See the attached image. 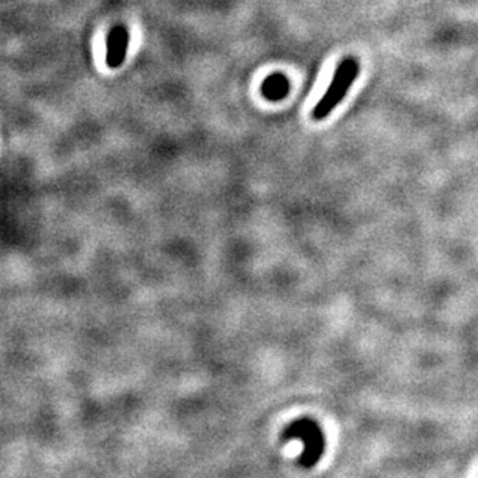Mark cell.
Returning <instances> with one entry per match:
<instances>
[{
    "label": "cell",
    "instance_id": "cell-1",
    "mask_svg": "<svg viewBox=\"0 0 478 478\" xmlns=\"http://www.w3.org/2000/svg\"><path fill=\"white\" fill-rule=\"evenodd\" d=\"M359 75V64L355 58H346L333 75V80L326 88L325 95L319 99L316 107L313 108V119L322 121L341 104L342 99L346 98L348 90L352 88L353 82Z\"/></svg>",
    "mask_w": 478,
    "mask_h": 478
},
{
    "label": "cell",
    "instance_id": "cell-2",
    "mask_svg": "<svg viewBox=\"0 0 478 478\" xmlns=\"http://www.w3.org/2000/svg\"><path fill=\"white\" fill-rule=\"evenodd\" d=\"M130 34L124 25L113 27L107 36V53L106 64L110 69H118L124 64L127 50H129Z\"/></svg>",
    "mask_w": 478,
    "mask_h": 478
},
{
    "label": "cell",
    "instance_id": "cell-3",
    "mask_svg": "<svg viewBox=\"0 0 478 478\" xmlns=\"http://www.w3.org/2000/svg\"><path fill=\"white\" fill-rule=\"evenodd\" d=\"M289 92V82L282 73H276L266 77L262 84V95L270 101H280Z\"/></svg>",
    "mask_w": 478,
    "mask_h": 478
}]
</instances>
